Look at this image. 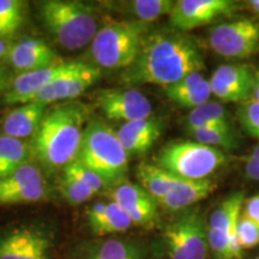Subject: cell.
<instances>
[{
	"mask_svg": "<svg viewBox=\"0 0 259 259\" xmlns=\"http://www.w3.org/2000/svg\"><path fill=\"white\" fill-rule=\"evenodd\" d=\"M205 69L203 54L192 38L181 34H156L145 37L141 54L122 73L126 85H173L193 72Z\"/></svg>",
	"mask_w": 259,
	"mask_h": 259,
	"instance_id": "obj_1",
	"label": "cell"
},
{
	"mask_svg": "<svg viewBox=\"0 0 259 259\" xmlns=\"http://www.w3.org/2000/svg\"><path fill=\"white\" fill-rule=\"evenodd\" d=\"M90 108L82 103H65L47 112L34 135L32 151L50 168L66 167L78 156Z\"/></svg>",
	"mask_w": 259,
	"mask_h": 259,
	"instance_id": "obj_2",
	"label": "cell"
},
{
	"mask_svg": "<svg viewBox=\"0 0 259 259\" xmlns=\"http://www.w3.org/2000/svg\"><path fill=\"white\" fill-rule=\"evenodd\" d=\"M77 160L95 171L107 186L125 181L128 170V155L116 131L100 120L87 124Z\"/></svg>",
	"mask_w": 259,
	"mask_h": 259,
	"instance_id": "obj_3",
	"label": "cell"
},
{
	"mask_svg": "<svg viewBox=\"0 0 259 259\" xmlns=\"http://www.w3.org/2000/svg\"><path fill=\"white\" fill-rule=\"evenodd\" d=\"M147 24L136 21L107 18L90 44L97 67L127 69L138 59L147 37Z\"/></svg>",
	"mask_w": 259,
	"mask_h": 259,
	"instance_id": "obj_4",
	"label": "cell"
},
{
	"mask_svg": "<svg viewBox=\"0 0 259 259\" xmlns=\"http://www.w3.org/2000/svg\"><path fill=\"white\" fill-rule=\"evenodd\" d=\"M48 31L61 47L76 51L92 44L99 25L93 8L76 0H46L38 5Z\"/></svg>",
	"mask_w": 259,
	"mask_h": 259,
	"instance_id": "obj_5",
	"label": "cell"
},
{
	"mask_svg": "<svg viewBox=\"0 0 259 259\" xmlns=\"http://www.w3.org/2000/svg\"><path fill=\"white\" fill-rule=\"evenodd\" d=\"M226 162L222 150L198 142H174L157 155L158 167L185 180L209 179Z\"/></svg>",
	"mask_w": 259,
	"mask_h": 259,
	"instance_id": "obj_6",
	"label": "cell"
},
{
	"mask_svg": "<svg viewBox=\"0 0 259 259\" xmlns=\"http://www.w3.org/2000/svg\"><path fill=\"white\" fill-rule=\"evenodd\" d=\"M208 227L198 209L189 210L167 225L164 241L169 259H206Z\"/></svg>",
	"mask_w": 259,
	"mask_h": 259,
	"instance_id": "obj_7",
	"label": "cell"
},
{
	"mask_svg": "<svg viewBox=\"0 0 259 259\" xmlns=\"http://www.w3.org/2000/svg\"><path fill=\"white\" fill-rule=\"evenodd\" d=\"M209 44L223 58L245 59L259 51V23L242 18L216 25L210 31Z\"/></svg>",
	"mask_w": 259,
	"mask_h": 259,
	"instance_id": "obj_8",
	"label": "cell"
},
{
	"mask_svg": "<svg viewBox=\"0 0 259 259\" xmlns=\"http://www.w3.org/2000/svg\"><path fill=\"white\" fill-rule=\"evenodd\" d=\"M51 235L37 226H22L0 235V259H51Z\"/></svg>",
	"mask_w": 259,
	"mask_h": 259,
	"instance_id": "obj_9",
	"label": "cell"
},
{
	"mask_svg": "<svg viewBox=\"0 0 259 259\" xmlns=\"http://www.w3.org/2000/svg\"><path fill=\"white\" fill-rule=\"evenodd\" d=\"M96 103L107 118L125 122L153 116V105L137 89H103L96 95Z\"/></svg>",
	"mask_w": 259,
	"mask_h": 259,
	"instance_id": "obj_10",
	"label": "cell"
},
{
	"mask_svg": "<svg viewBox=\"0 0 259 259\" xmlns=\"http://www.w3.org/2000/svg\"><path fill=\"white\" fill-rule=\"evenodd\" d=\"M79 61L72 60H58L57 63L44 67V69L30 71V72L19 73L16 78L10 83L6 90L4 101L8 105H25L31 102L34 97L41 90H44L48 84L59 78L63 74L73 70Z\"/></svg>",
	"mask_w": 259,
	"mask_h": 259,
	"instance_id": "obj_11",
	"label": "cell"
},
{
	"mask_svg": "<svg viewBox=\"0 0 259 259\" xmlns=\"http://www.w3.org/2000/svg\"><path fill=\"white\" fill-rule=\"evenodd\" d=\"M235 9L236 3L231 0H179L171 10L169 22L178 30L189 31L231 15Z\"/></svg>",
	"mask_w": 259,
	"mask_h": 259,
	"instance_id": "obj_12",
	"label": "cell"
},
{
	"mask_svg": "<svg viewBox=\"0 0 259 259\" xmlns=\"http://www.w3.org/2000/svg\"><path fill=\"white\" fill-rule=\"evenodd\" d=\"M101 77V70L96 65L80 63L71 70L70 72L63 74L59 78L53 80L51 84L41 90L32 101L41 102L45 105L57 101L77 99L87 92L96 80ZM31 101V102H32Z\"/></svg>",
	"mask_w": 259,
	"mask_h": 259,
	"instance_id": "obj_13",
	"label": "cell"
},
{
	"mask_svg": "<svg viewBox=\"0 0 259 259\" xmlns=\"http://www.w3.org/2000/svg\"><path fill=\"white\" fill-rule=\"evenodd\" d=\"M111 200L127 212L135 226L150 227L157 220V202L141 185L122 181L108 191Z\"/></svg>",
	"mask_w": 259,
	"mask_h": 259,
	"instance_id": "obj_14",
	"label": "cell"
},
{
	"mask_svg": "<svg viewBox=\"0 0 259 259\" xmlns=\"http://www.w3.org/2000/svg\"><path fill=\"white\" fill-rule=\"evenodd\" d=\"M161 132V119L150 116L124 122L116 131V136L127 155H143L154 147Z\"/></svg>",
	"mask_w": 259,
	"mask_h": 259,
	"instance_id": "obj_15",
	"label": "cell"
},
{
	"mask_svg": "<svg viewBox=\"0 0 259 259\" xmlns=\"http://www.w3.org/2000/svg\"><path fill=\"white\" fill-rule=\"evenodd\" d=\"M9 63L21 73L40 70L60 60L53 50L38 38L25 37L10 50Z\"/></svg>",
	"mask_w": 259,
	"mask_h": 259,
	"instance_id": "obj_16",
	"label": "cell"
},
{
	"mask_svg": "<svg viewBox=\"0 0 259 259\" xmlns=\"http://www.w3.org/2000/svg\"><path fill=\"white\" fill-rule=\"evenodd\" d=\"M47 113V105L41 102H28L10 112L3 120V135L23 139L36 134Z\"/></svg>",
	"mask_w": 259,
	"mask_h": 259,
	"instance_id": "obj_17",
	"label": "cell"
},
{
	"mask_svg": "<svg viewBox=\"0 0 259 259\" xmlns=\"http://www.w3.org/2000/svg\"><path fill=\"white\" fill-rule=\"evenodd\" d=\"M216 186L215 181L210 178L204 180L181 179L158 204L169 211H179L205 199Z\"/></svg>",
	"mask_w": 259,
	"mask_h": 259,
	"instance_id": "obj_18",
	"label": "cell"
},
{
	"mask_svg": "<svg viewBox=\"0 0 259 259\" xmlns=\"http://www.w3.org/2000/svg\"><path fill=\"white\" fill-rule=\"evenodd\" d=\"M32 153V147L23 139L0 136V179L29 163Z\"/></svg>",
	"mask_w": 259,
	"mask_h": 259,
	"instance_id": "obj_19",
	"label": "cell"
},
{
	"mask_svg": "<svg viewBox=\"0 0 259 259\" xmlns=\"http://www.w3.org/2000/svg\"><path fill=\"white\" fill-rule=\"evenodd\" d=\"M137 178L141 181V186L156 200L157 204L164 198V196L169 192L171 187H174L181 180L157 164L142 163L137 168Z\"/></svg>",
	"mask_w": 259,
	"mask_h": 259,
	"instance_id": "obj_20",
	"label": "cell"
},
{
	"mask_svg": "<svg viewBox=\"0 0 259 259\" xmlns=\"http://www.w3.org/2000/svg\"><path fill=\"white\" fill-rule=\"evenodd\" d=\"M186 128L189 132L204 128L232 130L225 107L212 101L204 103L190 112L186 119Z\"/></svg>",
	"mask_w": 259,
	"mask_h": 259,
	"instance_id": "obj_21",
	"label": "cell"
},
{
	"mask_svg": "<svg viewBox=\"0 0 259 259\" xmlns=\"http://www.w3.org/2000/svg\"><path fill=\"white\" fill-rule=\"evenodd\" d=\"M41 183H45L41 170L29 162L18 168L11 176L0 179V205H3L8 197L27 189L28 186Z\"/></svg>",
	"mask_w": 259,
	"mask_h": 259,
	"instance_id": "obj_22",
	"label": "cell"
},
{
	"mask_svg": "<svg viewBox=\"0 0 259 259\" xmlns=\"http://www.w3.org/2000/svg\"><path fill=\"white\" fill-rule=\"evenodd\" d=\"M211 77L232 88L253 95L254 72L247 65H221L213 71Z\"/></svg>",
	"mask_w": 259,
	"mask_h": 259,
	"instance_id": "obj_23",
	"label": "cell"
},
{
	"mask_svg": "<svg viewBox=\"0 0 259 259\" xmlns=\"http://www.w3.org/2000/svg\"><path fill=\"white\" fill-rule=\"evenodd\" d=\"M89 259H144L137 246L119 239H108L87 255Z\"/></svg>",
	"mask_w": 259,
	"mask_h": 259,
	"instance_id": "obj_24",
	"label": "cell"
},
{
	"mask_svg": "<svg viewBox=\"0 0 259 259\" xmlns=\"http://www.w3.org/2000/svg\"><path fill=\"white\" fill-rule=\"evenodd\" d=\"M244 202V192H236L231 194V196L223 200V202L219 205V208L211 213L208 227L216 229V231L225 233V234L228 236L229 226H231L233 216H234V213L236 211L242 209Z\"/></svg>",
	"mask_w": 259,
	"mask_h": 259,
	"instance_id": "obj_25",
	"label": "cell"
},
{
	"mask_svg": "<svg viewBox=\"0 0 259 259\" xmlns=\"http://www.w3.org/2000/svg\"><path fill=\"white\" fill-rule=\"evenodd\" d=\"M174 5L173 0H135L130 6L137 21L148 24L162 16H169Z\"/></svg>",
	"mask_w": 259,
	"mask_h": 259,
	"instance_id": "obj_26",
	"label": "cell"
},
{
	"mask_svg": "<svg viewBox=\"0 0 259 259\" xmlns=\"http://www.w3.org/2000/svg\"><path fill=\"white\" fill-rule=\"evenodd\" d=\"M132 226L135 225L131 218L127 215V212L114 200H109L107 203L105 221L99 228V231L96 232V235L102 236L107 234H115V233H122L131 228Z\"/></svg>",
	"mask_w": 259,
	"mask_h": 259,
	"instance_id": "obj_27",
	"label": "cell"
},
{
	"mask_svg": "<svg viewBox=\"0 0 259 259\" xmlns=\"http://www.w3.org/2000/svg\"><path fill=\"white\" fill-rule=\"evenodd\" d=\"M200 144L208 145L215 149H225V150H233L238 148V142L233 135L232 130L227 128H204L194 130L190 132Z\"/></svg>",
	"mask_w": 259,
	"mask_h": 259,
	"instance_id": "obj_28",
	"label": "cell"
},
{
	"mask_svg": "<svg viewBox=\"0 0 259 259\" xmlns=\"http://www.w3.org/2000/svg\"><path fill=\"white\" fill-rule=\"evenodd\" d=\"M23 2L0 0V37L17 31L23 22Z\"/></svg>",
	"mask_w": 259,
	"mask_h": 259,
	"instance_id": "obj_29",
	"label": "cell"
},
{
	"mask_svg": "<svg viewBox=\"0 0 259 259\" xmlns=\"http://www.w3.org/2000/svg\"><path fill=\"white\" fill-rule=\"evenodd\" d=\"M166 95L170 101L177 103V105L194 109L197 107L204 105V103L209 102V99L212 95V92L211 85H210V80L205 78L198 85L187 89L185 92L166 93Z\"/></svg>",
	"mask_w": 259,
	"mask_h": 259,
	"instance_id": "obj_30",
	"label": "cell"
},
{
	"mask_svg": "<svg viewBox=\"0 0 259 259\" xmlns=\"http://www.w3.org/2000/svg\"><path fill=\"white\" fill-rule=\"evenodd\" d=\"M60 191L64 198L70 204H82L95 196V193L84 185L82 181L66 173H64L60 181Z\"/></svg>",
	"mask_w": 259,
	"mask_h": 259,
	"instance_id": "obj_31",
	"label": "cell"
},
{
	"mask_svg": "<svg viewBox=\"0 0 259 259\" xmlns=\"http://www.w3.org/2000/svg\"><path fill=\"white\" fill-rule=\"evenodd\" d=\"M64 173L70 174V176H72L76 178V179L82 181L84 185L88 186L95 194L99 193L100 191H102L105 187H107L105 181L97 176L95 171L90 170L88 167H85L84 164L80 163L77 158L71 162V163L67 164L66 167H64Z\"/></svg>",
	"mask_w": 259,
	"mask_h": 259,
	"instance_id": "obj_32",
	"label": "cell"
},
{
	"mask_svg": "<svg viewBox=\"0 0 259 259\" xmlns=\"http://www.w3.org/2000/svg\"><path fill=\"white\" fill-rule=\"evenodd\" d=\"M238 114L246 134L259 139V102L250 100L241 103Z\"/></svg>",
	"mask_w": 259,
	"mask_h": 259,
	"instance_id": "obj_33",
	"label": "cell"
},
{
	"mask_svg": "<svg viewBox=\"0 0 259 259\" xmlns=\"http://www.w3.org/2000/svg\"><path fill=\"white\" fill-rule=\"evenodd\" d=\"M238 239L242 250H250L259 245V223L242 212L238 223Z\"/></svg>",
	"mask_w": 259,
	"mask_h": 259,
	"instance_id": "obj_34",
	"label": "cell"
},
{
	"mask_svg": "<svg viewBox=\"0 0 259 259\" xmlns=\"http://www.w3.org/2000/svg\"><path fill=\"white\" fill-rule=\"evenodd\" d=\"M208 246L215 259H232L228 236L225 233L208 227Z\"/></svg>",
	"mask_w": 259,
	"mask_h": 259,
	"instance_id": "obj_35",
	"label": "cell"
},
{
	"mask_svg": "<svg viewBox=\"0 0 259 259\" xmlns=\"http://www.w3.org/2000/svg\"><path fill=\"white\" fill-rule=\"evenodd\" d=\"M107 212V203L103 202H96L93 205H90L88 210H87V218H88V222L90 228L95 233L99 231L100 227L102 226L103 221H105Z\"/></svg>",
	"mask_w": 259,
	"mask_h": 259,
	"instance_id": "obj_36",
	"label": "cell"
},
{
	"mask_svg": "<svg viewBox=\"0 0 259 259\" xmlns=\"http://www.w3.org/2000/svg\"><path fill=\"white\" fill-rule=\"evenodd\" d=\"M205 79L202 72H193L187 74L186 77H184L183 79L179 80V82L173 84V85L164 88V92L166 93H180V92H185L187 89L193 88V87L198 85L199 83H202L203 80Z\"/></svg>",
	"mask_w": 259,
	"mask_h": 259,
	"instance_id": "obj_37",
	"label": "cell"
},
{
	"mask_svg": "<svg viewBox=\"0 0 259 259\" xmlns=\"http://www.w3.org/2000/svg\"><path fill=\"white\" fill-rule=\"evenodd\" d=\"M242 213L259 223V194H255V196L244 202Z\"/></svg>",
	"mask_w": 259,
	"mask_h": 259,
	"instance_id": "obj_38",
	"label": "cell"
},
{
	"mask_svg": "<svg viewBox=\"0 0 259 259\" xmlns=\"http://www.w3.org/2000/svg\"><path fill=\"white\" fill-rule=\"evenodd\" d=\"M245 174L247 179L259 181V162L248 156L245 162Z\"/></svg>",
	"mask_w": 259,
	"mask_h": 259,
	"instance_id": "obj_39",
	"label": "cell"
},
{
	"mask_svg": "<svg viewBox=\"0 0 259 259\" xmlns=\"http://www.w3.org/2000/svg\"><path fill=\"white\" fill-rule=\"evenodd\" d=\"M252 100L259 102V69L254 72V88H253V95H252Z\"/></svg>",
	"mask_w": 259,
	"mask_h": 259,
	"instance_id": "obj_40",
	"label": "cell"
},
{
	"mask_svg": "<svg viewBox=\"0 0 259 259\" xmlns=\"http://www.w3.org/2000/svg\"><path fill=\"white\" fill-rule=\"evenodd\" d=\"M6 85V73L5 70L0 66V92L5 88Z\"/></svg>",
	"mask_w": 259,
	"mask_h": 259,
	"instance_id": "obj_41",
	"label": "cell"
},
{
	"mask_svg": "<svg viewBox=\"0 0 259 259\" xmlns=\"http://www.w3.org/2000/svg\"><path fill=\"white\" fill-rule=\"evenodd\" d=\"M248 4H250L252 10H253L255 14H259V0H251Z\"/></svg>",
	"mask_w": 259,
	"mask_h": 259,
	"instance_id": "obj_42",
	"label": "cell"
},
{
	"mask_svg": "<svg viewBox=\"0 0 259 259\" xmlns=\"http://www.w3.org/2000/svg\"><path fill=\"white\" fill-rule=\"evenodd\" d=\"M250 157L259 162V145H257V147L253 149V151H252V154L250 155Z\"/></svg>",
	"mask_w": 259,
	"mask_h": 259,
	"instance_id": "obj_43",
	"label": "cell"
},
{
	"mask_svg": "<svg viewBox=\"0 0 259 259\" xmlns=\"http://www.w3.org/2000/svg\"><path fill=\"white\" fill-rule=\"evenodd\" d=\"M254 259H259V254H258V255H257V257H255Z\"/></svg>",
	"mask_w": 259,
	"mask_h": 259,
	"instance_id": "obj_44",
	"label": "cell"
},
{
	"mask_svg": "<svg viewBox=\"0 0 259 259\" xmlns=\"http://www.w3.org/2000/svg\"><path fill=\"white\" fill-rule=\"evenodd\" d=\"M83 259H89V258H88V257H85V258H83Z\"/></svg>",
	"mask_w": 259,
	"mask_h": 259,
	"instance_id": "obj_45",
	"label": "cell"
},
{
	"mask_svg": "<svg viewBox=\"0 0 259 259\" xmlns=\"http://www.w3.org/2000/svg\"><path fill=\"white\" fill-rule=\"evenodd\" d=\"M0 38H4V37H0Z\"/></svg>",
	"mask_w": 259,
	"mask_h": 259,
	"instance_id": "obj_46",
	"label": "cell"
}]
</instances>
